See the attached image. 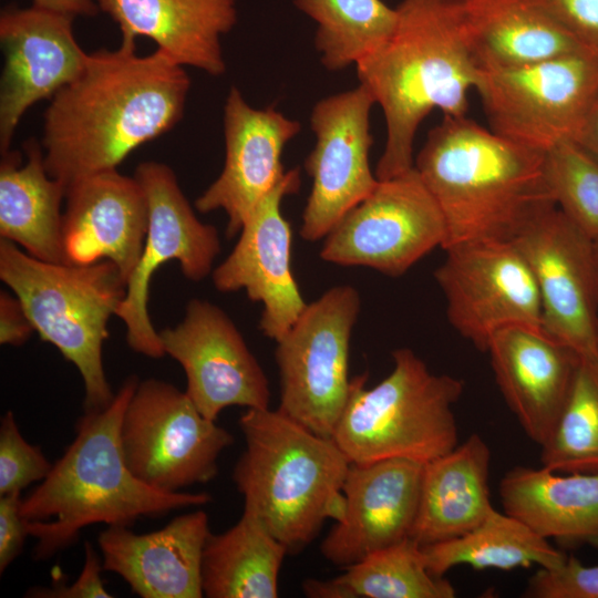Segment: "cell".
Returning <instances> with one entry per match:
<instances>
[{
	"label": "cell",
	"mask_w": 598,
	"mask_h": 598,
	"mask_svg": "<svg viewBox=\"0 0 598 598\" xmlns=\"http://www.w3.org/2000/svg\"><path fill=\"white\" fill-rule=\"evenodd\" d=\"M414 168L446 225L443 249L477 240H513L535 215L556 205L545 153L467 118L433 127Z\"/></svg>",
	"instance_id": "4"
},
{
	"label": "cell",
	"mask_w": 598,
	"mask_h": 598,
	"mask_svg": "<svg viewBox=\"0 0 598 598\" xmlns=\"http://www.w3.org/2000/svg\"><path fill=\"white\" fill-rule=\"evenodd\" d=\"M486 352L508 408L526 435L543 446L564 410L581 357L543 327L522 324L498 330Z\"/></svg>",
	"instance_id": "22"
},
{
	"label": "cell",
	"mask_w": 598,
	"mask_h": 598,
	"mask_svg": "<svg viewBox=\"0 0 598 598\" xmlns=\"http://www.w3.org/2000/svg\"><path fill=\"white\" fill-rule=\"evenodd\" d=\"M302 588L312 598H453L456 595L450 580L430 573L422 546L411 537L370 554L333 579H308Z\"/></svg>",
	"instance_id": "31"
},
{
	"label": "cell",
	"mask_w": 598,
	"mask_h": 598,
	"mask_svg": "<svg viewBox=\"0 0 598 598\" xmlns=\"http://www.w3.org/2000/svg\"><path fill=\"white\" fill-rule=\"evenodd\" d=\"M300 184L299 168L285 172L256 205L234 249L213 272L217 290H245L251 301L262 305L259 329L275 341L307 306L291 269V226L281 212L283 198L296 194Z\"/></svg>",
	"instance_id": "17"
},
{
	"label": "cell",
	"mask_w": 598,
	"mask_h": 598,
	"mask_svg": "<svg viewBox=\"0 0 598 598\" xmlns=\"http://www.w3.org/2000/svg\"><path fill=\"white\" fill-rule=\"evenodd\" d=\"M138 380L124 381L112 402L89 411L75 424V437L48 476L25 497L20 512L37 539L34 558L47 559L79 539L93 524L130 526L142 516L208 504L206 492H164L128 470L121 444V423Z\"/></svg>",
	"instance_id": "3"
},
{
	"label": "cell",
	"mask_w": 598,
	"mask_h": 598,
	"mask_svg": "<svg viewBox=\"0 0 598 598\" xmlns=\"http://www.w3.org/2000/svg\"><path fill=\"white\" fill-rule=\"evenodd\" d=\"M392 358V371L373 388H365L367 373L351 379L332 435L350 463L394 457L427 463L458 444L453 406L464 381L432 373L408 348L393 351Z\"/></svg>",
	"instance_id": "7"
},
{
	"label": "cell",
	"mask_w": 598,
	"mask_h": 598,
	"mask_svg": "<svg viewBox=\"0 0 598 598\" xmlns=\"http://www.w3.org/2000/svg\"><path fill=\"white\" fill-rule=\"evenodd\" d=\"M300 130L298 121L272 107L250 106L233 86L224 106V168L195 200L197 210H224L228 237L238 234L256 205L285 174L283 148Z\"/></svg>",
	"instance_id": "20"
},
{
	"label": "cell",
	"mask_w": 598,
	"mask_h": 598,
	"mask_svg": "<svg viewBox=\"0 0 598 598\" xmlns=\"http://www.w3.org/2000/svg\"><path fill=\"white\" fill-rule=\"evenodd\" d=\"M424 464L399 457L350 463L344 513L320 545L323 558L346 568L410 537Z\"/></svg>",
	"instance_id": "19"
},
{
	"label": "cell",
	"mask_w": 598,
	"mask_h": 598,
	"mask_svg": "<svg viewBox=\"0 0 598 598\" xmlns=\"http://www.w3.org/2000/svg\"><path fill=\"white\" fill-rule=\"evenodd\" d=\"M52 466L41 448L22 436L13 412H6L0 421V495L42 482Z\"/></svg>",
	"instance_id": "35"
},
{
	"label": "cell",
	"mask_w": 598,
	"mask_h": 598,
	"mask_svg": "<svg viewBox=\"0 0 598 598\" xmlns=\"http://www.w3.org/2000/svg\"><path fill=\"white\" fill-rule=\"evenodd\" d=\"M462 9L470 49L481 71L586 51L534 0H462Z\"/></svg>",
	"instance_id": "27"
},
{
	"label": "cell",
	"mask_w": 598,
	"mask_h": 598,
	"mask_svg": "<svg viewBox=\"0 0 598 598\" xmlns=\"http://www.w3.org/2000/svg\"><path fill=\"white\" fill-rule=\"evenodd\" d=\"M504 512L563 547L598 549V471L558 475L515 466L499 483Z\"/></svg>",
	"instance_id": "25"
},
{
	"label": "cell",
	"mask_w": 598,
	"mask_h": 598,
	"mask_svg": "<svg viewBox=\"0 0 598 598\" xmlns=\"http://www.w3.org/2000/svg\"><path fill=\"white\" fill-rule=\"evenodd\" d=\"M575 143L598 159V92Z\"/></svg>",
	"instance_id": "42"
},
{
	"label": "cell",
	"mask_w": 598,
	"mask_h": 598,
	"mask_svg": "<svg viewBox=\"0 0 598 598\" xmlns=\"http://www.w3.org/2000/svg\"><path fill=\"white\" fill-rule=\"evenodd\" d=\"M209 534L208 515L199 509L146 534L109 526L97 544L103 569L121 576L140 597L200 598L203 550Z\"/></svg>",
	"instance_id": "23"
},
{
	"label": "cell",
	"mask_w": 598,
	"mask_h": 598,
	"mask_svg": "<svg viewBox=\"0 0 598 598\" xmlns=\"http://www.w3.org/2000/svg\"><path fill=\"white\" fill-rule=\"evenodd\" d=\"M595 254H596L597 278H598V239L595 240Z\"/></svg>",
	"instance_id": "43"
},
{
	"label": "cell",
	"mask_w": 598,
	"mask_h": 598,
	"mask_svg": "<svg viewBox=\"0 0 598 598\" xmlns=\"http://www.w3.org/2000/svg\"><path fill=\"white\" fill-rule=\"evenodd\" d=\"M545 177L559 210L594 241L598 239V159L573 141L545 153Z\"/></svg>",
	"instance_id": "34"
},
{
	"label": "cell",
	"mask_w": 598,
	"mask_h": 598,
	"mask_svg": "<svg viewBox=\"0 0 598 598\" xmlns=\"http://www.w3.org/2000/svg\"><path fill=\"white\" fill-rule=\"evenodd\" d=\"M32 6L71 17H93L100 9L95 0H32Z\"/></svg>",
	"instance_id": "41"
},
{
	"label": "cell",
	"mask_w": 598,
	"mask_h": 598,
	"mask_svg": "<svg viewBox=\"0 0 598 598\" xmlns=\"http://www.w3.org/2000/svg\"><path fill=\"white\" fill-rule=\"evenodd\" d=\"M386 42L357 65L359 83L372 94L385 121L379 181L414 166L413 145L434 110L466 116L468 95L481 76L467 40L462 0H402Z\"/></svg>",
	"instance_id": "2"
},
{
	"label": "cell",
	"mask_w": 598,
	"mask_h": 598,
	"mask_svg": "<svg viewBox=\"0 0 598 598\" xmlns=\"http://www.w3.org/2000/svg\"><path fill=\"white\" fill-rule=\"evenodd\" d=\"M422 549L427 569L440 577L461 565L502 570L533 565L550 568L567 557L525 523L495 508L464 535L422 546Z\"/></svg>",
	"instance_id": "30"
},
{
	"label": "cell",
	"mask_w": 598,
	"mask_h": 598,
	"mask_svg": "<svg viewBox=\"0 0 598 598\" xmlns=\"http://www.w3.org/2000/svg\"><path fill=\"white\" fill-rule=\"evenodd\" d=\"M489 463V447L476 433L425 463L410 537L421 546L432 545L462 536L483 522L494 508Z\"/></svg>",
	"instance_id": "26"
},
{
	"label": "cell",
	"mask_w": 598,
	"mask_h": 598,
	"mask_svg": "<svg viewBox=\"0 0 598 598\" xmlns=\"http://www.w3.org/2000/svg\"><path fill=\"white\" fill-rule=\"evenodd\" d=\"M120 28L122 42L146 37L175 63L213 76L226 64L221 37L237 22V0H95Z\"/></svg>",
	"instance_id": "24"
},
{
	"label": "cell",
	"mask_w": 598,
	"mask_h": 598,
	"mask_svg": "<svg viewBox=\"0 0 598 598\" xmlns=\"http://www.w3.org/2000/svg\"><path fill=\"white\" fill-rule=\"evenodd\" d=\"M21 493L0 495V573L20 555L29 536L28 520L21 515Z\"/></svg>",
	"instance_id": "39"
},
{
	"label": "cell",
	"mask_w": 598,
	"mask_h": 598,
	"mask_svg": "<svg viewBox=\"0 0 598 598\" xmlns=\"http://www.w3.org/2000/svg\"><path fill=\"white\" fill-rule=\"evenodd\" d=\"M538 288L543 329L580 357L598 355L595 241L554 205L513 239Z\"/></svg>",
	"instance_id": "14"
},
{
	"label": "cell",
	"mask_w": 598,
	"mask_h": 598,
	"mask_svg": "<svg viewBox=\"0 0 598 598\" xmlns=\"http://www.w3.org/2000/svg\"><path fill=\"white\" fill-rule=\"evenodd\" d=\"M134 177L147 199L148 226L141 257L115 316L125 324L128 347L157 359L165 351L148 313L152 276L163 264L175 259L185 277L193 281L203 280L210 274L220 252V240L213 225L196 217L169 166L143 162L136 167Z\"/></svg>",
	"instance_id": "11"
},
{
	"label": "cell",
	"mask_w": 598,
	"mask_h": 598,
	"mask_svg": "<svg viewBox=\"0 0 598 598\" xmlns=\"http://www.w3.org/2000/svg\"><path fill=\"white\" fill-rule=\"evenodd\" d=\"M239 427L246 446L233 481L244 511L258 517L288 554L298 553L318 536L326 519L342 517L350 462L332 437L278 410L246 409Z\"/></svg>",
	"instance_id": "5"
},
{
	"label": "cell",
	"mask_w": 598,
	"mask_h": 598,
	"mask_svg": "<svg viewBox=\"0 0 598 598\" xmlns=\"http://www.w3.org/2000/svg\"><path fill=\"white\" fill-rule=\"evenodd\" d=\"M34 328L20 300L6 291L0 293V343L21 346Z\"/></svg>",
	"instance_id": "40"
},
{
	"label": "cell",
	"mask_w": 598,
	"mask_h": 598,
	"mask_svg": "<svg viewBox=\"0 0 598 598\" xmlns=\"http://www.w3.org/2000/svg\"><path fill=\"white\" fill-rule=\"evenodd\" d=\"M586 51L598 56V0H534Z\"/></svg>",
	"instance_id": "37"
},
{
	"label": "cell",
	"mask_w": 598,
	"mask_h": 598,
	"mask_svg": "<svg viewBox=\"0 0 598 598\" xmlns=\"http://www.w3.org/2000/svg\"><path fill=\"white\" fill-rule=\"evenodd\" d=\"M20 154H1L0 236L48 262L65 264L62 240L61 202L66 188L52 178L44 165L42 145L33 137Z\"/></svg>",
	"instance_id": "28"
},
{
	"label": "cell",
	"mask_w": 598,
	"mask_h": 598,
	"mask_svg": "<svg viewBox=\"0 0 598 598\" xmlns=\"http://www.w3.org/2000/svg\"><path fill=\"white\" fill-rule=\"evenodd\" d=\"M475 91L492 131L546 153L577 140L598 92V56L579 51L523 66L481 71Z\"/></svg>",
	"instance_id": "10"
},
{
	"label": "cell",
	"mask_w": 598,
	"mask_h": 598,
	"mask_svg": "<svg viewBox=\"0 0 598 598\" xmlns=\"http://www.w3.org/2000/svg\"><path fill=\"white\" fill-rule=\"evenodd\" d=\"M0 278L20 300L34 331L79 370L84 411L106 408L115 394L103 367L107 321L126 293L109 260L79 266L40 260L0 238Z\"/></svg>",
	"instance_id": "6"
},
{
	"label": "cell",
	"mask_w": 598,
	"mask_h": 598,
	"mask_svg": "<svg viewBox=\"0 0 598 598\" xmlns=\"http://www.w3.org/2000/svg\"><path fill=\"white\" fill-rule=\"evenodd\" d=\"M317 25L315 47L322 65L339 71L379 50L396 23V9L382 0H293Z\"/></svg>",
	"instance_id": "32"
},
{
	"label": "cell",
	"mask_w": 598,
	"mask_h": 598,
	"mask_svg": "<svg viewBox=\"0 0 598 598\" xmlns=\"http://www.w3.org/2000/svg\"><path fill=\"white\" fill-rule=\"evenodd\" d=\"M125 463L144 484L182 492L218 474V458L234 437L205 417L186 392L147 379L138 382L121 423Z\"/></svg>",
	"instance_id": "9"
},
{
	"label": "cell",
	"mask_w": 598,
	"mask_h": 598,
	"mask_svg": "<svg viewBox=\"0 0 598 598\" xmlns=\"http://www.w3.org/2000/svg\"><path fill=\"white\" fill-rule=\"evenodd\" d=\"M102 560L89 542L85 543L84 565L78 579L65 586L56 580L49 587L32 588L27 596L39 598H110L101 577Z\"/></svg>",
	"instance_id": "38"
},
{
	"label": "cell",
	"mask_w": 598,
	"mask_h": 598,
	"mask_svg": "<svg viewBox=\"0 0 598 598\" xmlns=\"http://www.w3.org/2000/svg\"><path fill=\"white\" fill-rule=\"evenodd\" d=\"M434 271L446 316L460 336L486 352L492 337L511 326L543 327L535 278L513 240L452 245Z\"/></svg>",
	"instance_id": "13"
},
{
	"label": "cell",
	"mask_w": 598,
	"mask_h": 598,
	"mask_svg": "<svg viewBox=\"0 0 598 598\" xmlns=\"http://www.w3.org/2000/svg\"><path fill=\"white\" fill-rule=\"evenodd\" d=\"M286 546L244 511L229 529L210 533L203 550L202 587L208 598H276Z\"/></svg>",
	"instance_id": "29"
},
{
	"label": "cell",
	"mask_w": 598,
	"mask_h": 598,
	"mask_svg": "<svg viewBox=\"0 0 598 598\" xmlns=\"http://www.w3.org/2000/svg\"><path fill=\"white\" fill-rule=\"evenodd\" d=\"M374 104L372 94L359 83L313 106L310 125L316 143L305 161L312 178L300 228L305 240L324 238L379 184L369 162L373 144L370 113Z\"/></svg>",
	"instance_id": "15"
},
{
	"label": "cell",
	"mask_w": 598,
	"mask_h": 598,
	"mask_svg": "<svg viewBox=\"0 0 598 598\" xmlns=\"http://www.w3.org/2000/svg\"><path fill=\"white\" fill-rule=\"evenodd\" d=\"M65 198V264L85 266L109 260L127 285L148 226V205L141 184L115 169L75 182L66 188Z\"/></svg>",
	"instance_id": "21"
},
{
	"label": "cell",
	"mask_w": 598,
	"mask_h": 598,
	"mask_svg": "<svg viewBox=\"0 0 598 598\" xmlns=\"http://www.w3.org/2000/svg\"><path fill=\"white\" fill-rule=\"evenodd\" d=\"M190 79L157 49L137 55L135 42L89 53L81 74L44 113L42 148L48 174L65 188L115 171L137 147L183 117Z\"/></svg>",
	"instance_id": "1"
},
{
	"label": "cell",
	"mask_w": 598,
	"mask_h": 598,
	"mask_svg": "<svg viewBox=\"0 0 598 598\" xmlns=\"http://www.w3.org/2000/svg\"><path fill=\"white\" fill-rule=\"evenodd\" d=\"M445 239L442 212L413 166L379 181L324 237L320 257L396 277L434 248H443Z\"/></svg>",
	"instance_id": "12"
},
{
	"label": "cell",
	"mask_w": 598,
	"mask_h": 598,
	"mask_svg": "<svg viewBox=\"0 0 598 598\" xmlns=\"http://www.w3.org/2000/svg\"><path fill=\"white\" fill-rule=\"evenodd\" d=\"M165 354L184 369L186 394L207 419L229 406L268 409V379L231 319L217 306L192 299L183 321L162 330Z\"/></svg>",
	"instance_id": "16"
},
{
	"label": "cell",
	"mask_w": 598,
	"mask_h": 598,
	"mask_svg": "<svg viewBox=\"0 0 598 598\" xmlns=\"http://www.w3.org/2000/svg\"><path fill=\"white\" fill-rule=\"evenodd\" d=\"M540 462L554 472L598 471V355L580 358L559 420L540 446Z\"/></svg>",
	"instance_id": "33"
},
{
	"label": "cell",
	"mask_w": 598,
	"mask_h": 598,
	"mask_svg": "<svg viewBox=\"0 0 598 598\" xmlns=\"http://www.w3.org/2000/svg\"><path fill=\"white\" fill-rule=\"evenodd\" d=\"M74 17L31 6L0 14L3 69L0 81V152L37 102L52 99L83 71L89 53L72 29Z\"/></svg>",
	"instance_id": "18"
},
{
	"label": "cell",
	"mask_w": 598,
	"mask_h": 598,
	"mask_svg": "<svg viewBox=\"0 0 598 598\" xmlns=\"http://www.w3.org/2000/svg\"><path fill=\"white\" fill-rule=\"evenodd\" d=\"M360 307L354 287H332L276 341L277 410L321 436L332 437L349 399L350 340Z\"/></svg>",
	"instance_id": "8"
},
{
	"label": "cell",
	"mask_w": 598,
	"mask_h": 598,
	"mask_svg": "<svg viewBox=\"0 0 598 598\" xmlns=\"http://www.w3.org/2000/svg\"><path fill=\"white\" fill-rule=\"evenodd\" d=\"M526 598H598V565L567 556L558 566L538 568L523 591Z\"/></svg>",
	"instance_id": "36"
}]
</instances>
